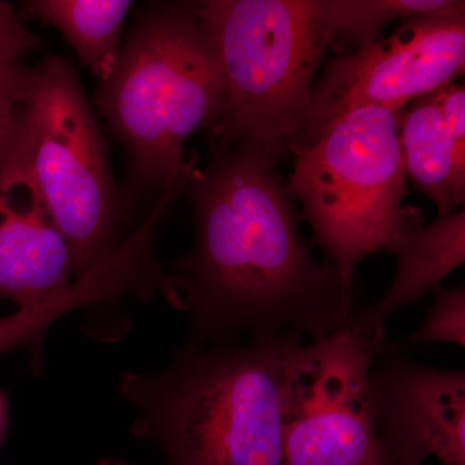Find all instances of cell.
<instances>
[{
    "instance_id": "6da1fadb",
    "label": "cell",
    "mask_w": 465,
    "mask_h": 465,
    "mask_svg": "<svg viewBox=\"0 0 465 465\" xmlns=\"http://www.w3.org/2000/svg\"><path fill=\"white\" fill-rule=\"evenodd\" d=\"M275 166L252 146L213 143L189 180L197 234L171 275L193 342L287 332L317 341L353 329L351 289L312 256Z\"/></svg>"
},
{
    "instance_id": "7a4b0ae2",
    "label": "cell",
    "mask_w": 465,
    "mask_h": 465,
    "mask_svg": "<svg viewBox=\"0 0 465 465\" xmlns=\"http://www.w3.org/2000/svg\"><path fill=\"white\" fill-rule=\"evenodd\" d=\"M313 347L296 333L189 342L166 366L127 372L133 433L167 465H287L286 433Z\"/></svg>"
},
{
    "instance_id": "3957f363",
    "label": "cell",
    "mask_w": 465,
    "mask_h": 465,
    "mask_svg": "<svg viewBox=\"0 0 465 465\" xmlns=\"http://www.w3.org/2000/svg\"><path fill=\"white\" fill-rule=\"evenodd\" d=\"M94 101L139 185L161 193L171 180H191L198 168L186 162V143L202 128L213 131L226 106L216 43L192 5L140 14Z\"/></svg>"
},
{
    "instance_id": "277c9868",
    "label": "cell",
    "mask_w": 465,
    "mask_h": 465,
    "mask_svg": "<svg viewBox=\"0 0 465 465\" xmlns=\"http://www.w3.org/2000/svg\"><path fill=\"white\" fill-rule=\"evenodd\" d=\"M216 43L226 84L215 145L281 161L311 109L317 67L336 45L327 0L193 3Z\"/></svg>"
},
{
    "instance_id": "5b68a950",
    "label": "cell",
    "mask_w": 465,
    "mask_h": 465,
    "mask_svg": "<svg viewBox=\"0 0 465 465\" xmlns=\"http://www.w3.org/2000/svg\"><path fill=\"white\" fill-rule=\"evenodd\" d=\"M399 114L379 106L353 109L314 139L289 146L295 163L287 191L302 202L318 243L349 289L357 265L388 251L405 220Z\"/></svg>"
},
{
    "instance_id": "8992f818",
    "label": "cell",
    "mask_w": 465,
    "mask_h": 465,
    "mask_svg": "<svg viewBox=\"0 0 465 465\" xmlns=\"http://www.w3.org/2000/svg\"><path fill=\"white\" fill-rule=\"evenodd\" d=\"M14 148L65 237L76 278L116 243L119 210L105 142L74 69L52 56L35 67Z\"/></svg>"
},
{
    "instance_id": "52a82bcc",
    "label": "cell",
    "mask_w": 465,
    "mask_h": 465,
    "mask_svg": "<svg viewBox=\"0 0 465 465\" xmlns=\"http://www.w3.org/2000/svg\"><path fill=\"white\" fill-rule=\"evenodd\" d=\"M465 65V3L406 18L387 39L331 60L313 87L302 131L289 143L314 139L351 110L379 106L400 113L407 104L452 84Z\"/></svg>"
},
{
    "instance_id": "ba28073f",
    "label": "cell",
    "mask_w": 465,
    "mask_h": 465,
    "mask_svg": "<svg viewBox=\"0 0 465 465\" xmlns=\"http://www.w3.org/2000/svg\"><path fill=\"white\" fill-rule=\"evenodd\" d=\"M312 345L287 427V465H393L372 410L374 353L351 330Z\"/></svg>"
},
{
    "instance_id": "9c48e42d",
    "label": "cell",
    "mask_w": 465,
    "mask_h": 465,
    "mask_svg": "<svg viewBox=\"0 0 465 465\" xmlns=\"http://www.w3.org/2000/svg\"><path fill=\"white\" fill-rule=\"evenodd\" d=\"M379 437L393 465H465L464 371L391 357L370 374Z\"/></svg>"
},
{
    "instance_id": "30bf717a",
    "label": "cell",
    "mask_w": 465,
    "mask_h": 465,
    "mask_svg": "<svg viewBox=\"0 0 465 465\" xmlns=\"http://www.w3.org/2000/svg\"><path fill=\"white\" fill-rule=\"evenodd\" d=\"M73 274L69 244L11 145L0 168V299L41 304L65 291Z\"/></svg>"
},
{
    "instance_id": "8fae6325",
    "label": "cell",
    "mask_w": 465,
    "mask_h": 465,
    "mask_svg": "<svg viewBox=\"0 0 465 465\" xmlns=\"http://www.w3.org/2000/svg\"><path fill=\"white\" fill-rule=\"evenodd\" d=\"M406 174L434 202L440 217L465 200V90L449 84L399 114Z\"/></svg>"
},
{
    "instance_id": "7c38bea8",
    "label": "cell",
    "mask_w": 465,
    "mask_h": 465,
    "mask_svg": "<svg viewBox=\"0 0 465 465\" xmlns=\"http://www.w3.org/2000/svg\"><path fill=\"white\" fill-rule=\"evenodd\" d=\"M399 258V268L384 298L357 316L351 332L372 353L381 348L388 318L425 295L440 289L450 273L464 264V211L440 217L424 226L420 211L407 208L405 220L388 249Z\"/></svg>"
},
{
    "instance_id": "4fadbf2b",
    "label": "cell",
    "mask_w": 465,
    "mask_h": 465,
    "mask_svg": "<svg viewBox=\"0 0 465 465\" xmlns=\"http://www.w3.org/2000/svg\"><path fill=\"white\" fill-rule=\"evenodd\" d=\"M131 7L133 2L127 0H30L23 15L63 34L82 65L101 84L118 63Z\"/></svg>"
},
{
    "instance_id": "5bb4252c",
    "label": "cell",
    "mask_w": 465,
    "mask_h": 465,
    "mask_svg": "<svg viewBox=\"0 0 465 465\" xmlns=\"http://www.w3.org/2000/svg\"><path fill=\"white\" fill-rule=\"evenodd\" d=\"M452 0H327L336 45L358 47L378 39L382 27L396 18L433 14L452 5Z\"/></svg>"
},
{
    "instance_id": "9a60e30c",
    "label": "cell",
    "mask_w": 465,
    "mask_h": 465,
    "mask_svg": "<svg viewBox=\"0 0 465 465\" xmlns=\"http://www.w3.org/2000/svg\"><path fill=\"white\" fill-rule=\"evenodd\" d=\"M35 67L27 66L23 58H0V168L7 158L18 115L29 97Z\"/></svg>"
},
{
    "instance_id": "2e32d148",
    "label": "cell",
    "mask_w": 465,
    "mask_h": 465,
    "mask_svg": "<svg viewBox=\"0 0 465 465\" xmlns=\"http://www.w3.org/2000/svg\"><path fill=\"white\" fill-rule=\"evenodd\" d=\"M403 342H448L464 347L465 292L463 289L436 290V302L421 326Z\"/></svg>"
},
{
    "instance_id": "e0dca14e",
    "label": "cell",
    "mask_w": 465,
    "mask_h": 465,
    "mask_svg": "<svg viewBox=\"0 0 465 465\" xmlns=\"http://www.w3.org/2000/svg\"><path fill=\"white\" fill-rule=\"evenodd\" d=\"M39 47V39L27 30L20 15L5 2H0V58H23Z\"/></svg>"
},
{
    "instance_id": "ac0fdd59",
    "label": "cell",
    "mask_w": 465,
    "mask_h": 465,
    "mask_svg": "<svg viewBox=\"0 0 465 465\" xmlns=\"http://www.w3.org/2000/svg\"><path fill=\"white\" fill-rule=\"evenodd\" d=\"M38 338V322L30 312L17 309L11 316L0 318V356L24 347Z\"/></svg>"
},
{
    "instance_id": "d6986e66",
    "label": "cell",
    "mask_w": 465,
    "mask_h": 465,
    "mask_svg": "<svg viewBox=\"0 0 465 465\" xmlns=\"http://www.w3.org/2000/svg\"><path fill=\"white\" fill-rule=\"evenodd\" d=\"M97 465H134L130 463V461L124 460V459L118 457H105L100 459L99 463Z\"/></svg>"
},
{
    "instance_id": "ffe728a7",
    "label": "cell",
    "mask_w": 465,
    "mask_h": 465,
    "mask_svg": "<svg viewBox=\"0 0 465 465\" xmlns=\"http://www.w3.org/2000/svg\"><path fill=\"white\" fill-rule=\"evenodd\" d=\"M0 416H2V401H0Z\"/></svg>"
}]
</instances>
